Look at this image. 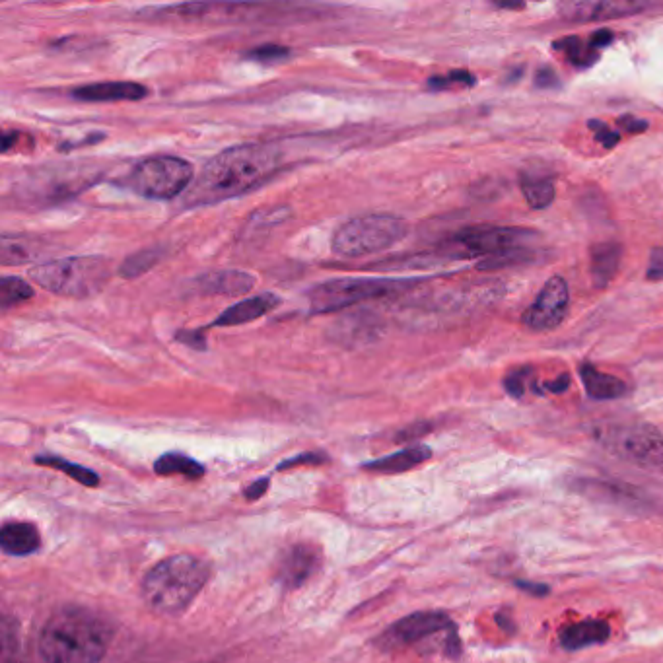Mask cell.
Listing matches in <instances>:
<instances>
[{
	"label": "cell",
	"mask_w": 663,
	"mask_h": 663,
	"mask_svg": "<svg viewBox=\"0 0 663 663\" xmlns=\"http://www.w3.org/2000/svg\"><path fill=\"white\" fill-rule=\"evenodd\" d=\"M279 162V150L273 144L245 142L232 146L203 166L185 195V205H214L240 197L273 174Z\"/></svg>",
	"instance_id": "1"
},
{
	"label": "cell",
	"mask_w": 663,
	"mask_h": 663,
	"mask_svg": "<svg viewBox=\"0 0 663 663\" xmlns=\"http://www.w3.org/2000/svg\"><path fill=\"white\" fill-rule=\"evenodd\" d=\"M321 566V553L310 543H298L284 549L275 564L277 580L284 588L294 590L314 578Z\"/></svg>",
	"instance_id": "12"
},
{
	"label": "cell",
	"mask_w": 663,
	"mask_h": 663,
	"mask_svg": "<svg viewBox=\"0 0 663 663\" xmlns=\"http://www.w3.org/2000/svg\"><path fill=\"white\" fill-rule=\"evenodd\" d=\"M498 6L500 8H524V4L520 2V4H512V2H498Z\"/></svg>",
	"instance_id": "42"
},
{
	"label": "cell",
	"mask_w": 663,
	"mask_h": 663,
	"mask_svg": "<svg viewBox=\"0 0 663 663\" xmlns=\"http://www.w3.org/2000/svg\"><path fill=\"white\" fill-rule=\"evenodd\" d=\"M193 166L177 156H150L127 175V189L140 197L168 201L181 195L193 181Z\"/></svg>",
	"instance_id": "6"
},
{
	"label": "cell",
	"mask_w": 663,
	"mask_h": 663,
	"mask_svg": "<svg viewBox=\"0 0 663 663\" xmlns=\"http://www.w3.org/2000/svg\"><path fill=\"white\" fill-rule=\"evenodd\" d=\"M154 471L158 475H181V477H187L191 481L195 479H201L205 475V467L195 461L193 457L185 454H177V452H170V454H164L156 463H154Z\"/></svg>",
	"instance_id": "23"
},
{
	"label": "cell",
	"mask_w": 663,
	"mask_h": 663,
	"mask_svg": "<svg viewBox=\"0 0 663 663\" xmlns=\"http://www.w3.org/2000/svg\"><path fill=\"white\" fill-rule=\"evenodd\" d=\"M555 47L566 51V55L570 57V61L574 65H592V61L595 59L594 53H588L578 37H566L559 43H555Z\"/></svg>",
	"instance_id": "29"
},
{
	"label": "cell",
	"mask_w": 663,
	"mask_h": 663,
	"mask_svg": "<svg viewBox=\"0 0 663 663\" xmlns=\"http://www.w3.org/2000/svg\"><path fill=\"white\" fill-rule=\"evenodd\" d=\"M533 232L504 226H471L461 230L452 242L454 257H494L512 249H522Z\"/></svg>",
	"instance_id": "9"
},
{
	"label": "cell",
	"mask_w": 663,
	"mask_h": 663,
	"mask_svg": "<svg viewBox=\"0 0 663 663\" xmlns=\"http://www.w3.org/2000/svg\"><path fill=\"white\" fill-rule=\"evenodd\" d=\"M199 292L222 294V296H244L255 286V277L244 271H212L195 280Z\"/></svg>",
	"instance_id": "17"
},
{
	"label": "cell",
	"mask_w": 663,
	"mask_h": 663,
	"mask_svg": "<svg viewBox=\"0 0 663 663\" xmlns=\"http://www.w3.org/2000/svg\"><path fill=\"white\" fill-rule=\"evenodd\" d=\"M615 454L648 469H663V434L648 424L617 426L603 438Z\"/></svg>",
	"instance_id": "8"
},
{
	"label": "cell",
	"mask_w": 663,
	"mask_h": 663,
	"mask_svg": "<svg viewBox=\"0 0 663 663\" xmlns=\"http://www.w3.org/2000/svg\"><path fill=\"white\" fill-rule=\"evenodd\" d=\"M648 280H663V247H654L646 271Z\"/></svg>",
	"instance_id": "30"
},
{
	"label": "cell",
	"mask_w": 663,
	"mask_h": 663,
	"mask_svg": "<svg viewBox=\"0 0 663 663\" xmlns=\"http://www.w3.org/2000/svg\"><path fill=\"white\" fill-rule=\"evenodd\" d=\"M623 247L615 242H601L592 247V279L597 288H605L619 273Z\"/></svg>",
	"instance_id": "19"
},
{
	"label": "cell",
	"mask_w": 663,
	"mask_h": 663,
	"mask_svg": "<svg viewBox=\"0 0 663 663\" xmlns=\"http://www.w3.org/2000/svg\"><path fill=\"white\" fill-rule=\"evenodd\" d=\"M504 387L512 397H522L524 395V374L516 372L504 380Z\"/></svg>",
	"instance_id": "35"
},
{
	"label": "cell",
	"mask_w": 663,
	"mask_h": 663,
	"mask_svg": "<svg viewBox=\"0 0 663 663\" xmlns=\"http://www.w3.org/2000/svg\"><path fill=\"white\" fill-rule=\"evenodd\" d=\"M210 578V566L195 555H174L152 566L142 580V597L160 615H181Z\"/></svg>",
	"instance_id": "3"
},
{
	"label": "cell",
	"mask_w": 663,
	"mask_h": 663,
	"mask_svg": "<svg viewBox=\"0 0 663 663\" xmlns=\"http://www.w3.org/2000/svg\"><path fill=\"white\" fill-rule=\"evenodd\" d=\"M611 41H613V34H611L609 30H601V32H595V34L592 35V39H590L592 47H605V45H609Z\"/></svg>",
	"instance_id": "38"
},
{
	"label": "cell",
	"mask_w": 663,
	"mask_h": 663,
	"mask_svg": "<svg viewBox=\"0 0 663 663\" xmlns=\"http://www.w3.org/2000/svg\"><path fill=\"white\" fill-rule=\"evenodd\" d=\"M580 376H582V382L586 385L588 395L594 397V399L605 401V399H619V397L627 395L629 387L623 380L595 370L592 364H584L580 368Z\"/></svg>",
	"instance_id": "21"
},
{
	"label": "cell",
	"mask_w": 663,
	"mask_h": 663,
	"mask_svg": "<svg viewBox=\"0 0 663 663\" xmlns=\"http://www.w3.org/2000/svg\"><path fill=\"white\" fill-rule=\"evenodd\" d=\"M35 463L39 465H45V467H53L57 471H63L65 475H69L70 479L78 481L80 485L84 487H96L100 483L98 479V473L90 471L88 467H82L78 463H72V461H67L63 457H55V455H37L35 457Z\"/></svg>",
	"instance_id": "25"
},
{
	"label": "cell",
	"mask_w": 663,
	"mask_h": 663,
	"mask_svg": "<svg viewBox=\"0 0 663 663\" xmlns=\"http://www.w3.org/2000/svg\"><path fill=\"white\" fill-rule=\"evenodd\" d=\"M413 282L403 280L335 279L317 284L310 292V306L315 314L339 312L354 304L389 296L411 288Z\"/></svg>",
	"instance_id": "7"
},
{
	"label": "cell",
	"mask_w": 663,
	"mask_h": 663,
	"mask_svg": "<svg viewBox=\"0 0 663 663\" xmlns=\"http://www.w3.org/2000/svg\"><path fill=\"white\" fill-rule=\"evenodd\" d=\"M568 385H570V378L566 376V374H562V376H559L555 382H551V384L545 385L549 391H553V393H562V391H566L568 389Z\"/></svg>",
	"instance_id": "39"
},
{
	"label": "cell",
	"mask_w": 663,
	"mask_h": 663,
	"mask_svg": "<svg viewBox=\"0 0 663 663\" xmlns=\"http://www.w3.org/2000/svg\"><path fill=\"white\" fill-rule=\"evenodd\" d=\"M290 55H292L290 49H288V47H282V45H259V47H255L253 51H249L245 57L251 59V61H257V63L273 65V63L286 61Z\"/></svg>",
	"instance_id": "28"
},
{
	"label": "cell",
	"mask_w": 663,
	"mask_h": 663,
	"mask_svg": "<svg viewBox=\"0 0 663 663\" xmlns=\"http://www.w3.org/2000/svg\"><path fill=\"white\" fill-rule=\"evenodd\" d=\"M146 94L148 90L139 82H98L76 88L72 98L80 102H137Z\"/></svg>",
	"instance_id": "13"
},
{
	"label": "cell",
	"mask_w": 663,
	"mask_h": 663,
	"mask_svg": "<svg viewBox=\"0 0 663 663\" xmlns=\"http://www.w3.org/2000/svg\"><path fill=\"white\" fill-rule=\"evenodd\" d=\"M34 296V288L26 280L18 277H4L0 280V310L8 312L14 306L28 302Z\"/></svg>",
	"instance_id": "26"
},
{
	"label": "cell",
	"mask_w": 663,
	"mask_h": 663,
	"mask_svg": "<svg viewBox=\"0 0 663 663\" xmlns=\"http://www.w3.org/2000/svg\"><path fill=\"white\" fill-rule=\"evenodd\" d=\"M0 547L6 555L28 557L41 547V535L34 524L6 522L0 529Z\"/></svg>",
	"instance_id": "16"
},
{
	"label": "cell",
	"mask_w": 663,
	"mask_h": 663,
	"mask_svg": "<svg viewBox=\"0 0 663 663\" xmlns=\"http://www.w3.org/2000/svg\"><path fill=\"white\" fill-rule=\"evenodd\" d=\"M30 279L59 296L92 298L111 279V267L107 259L98 255L65 257L30 269Z\"/></svg>",
	"instance_id": "4"
},
{
	"label": "cell",
	"mask_w": 663,
	"mask_h": 663,
	"mask_svg": "<svg viewBox=\"0 0 663 663\" xmlns=\"http://www.w3.org/2000/svg\"><path fill=\"white\" fill-rule=\"evenodd\" d=\"M430 455H432L430 448L417 444V446L405 448L397 454L385 455L382 459L370 461V463L364 465V469L374 471V473H403V471H409L420 463L428 461Z\"/></svg>",
	"instance_id": "20"
},
{
	"label": "cell",
	"mask_w": 663,
	"mask_h": 663,
	"mask_svg": "<svg viewBox=\"0 0 663 663\" xmlns=\"http://www.w3.org/2000/svg\"><path fill=\"white\" fill-rule=\"evenodd\" d=\"M162 259V249H140L137 253H133L129 259H125V263L119 269V275L125 279H137L140 275H144L146 271H150L158 261Z\"/></svg>",
	"instance_id": "27"
},
{
	"label": "cell",
	"mask_w": 663,
	"mask_h": 663,
	"mask_svg": "<svg viewBox=\"0 0 663 663\" xmlns=\"http://www.w3.org/2000/svg\"><path fill=\"white\" fill-rule=\"evenodd\" d=\"M407 230V222L395 214L356 216L337 228L333 251L347 259L366 257L399 244Z\"/></svg>",
	"instance_id": "5"
},
{
	"label": "cell",
	"mask_w": 663,
	"mask_h": 663,
	"mask_svg": "<svg viewBox=\"0 0 663 663\" xmlns=\"http://www.w3.org/2000/svg\"><path fill=\"white\" fill-rule=\"evenodd\" d=\"M177 339L183 343V345H189L193 349L203 350L207 345H205V331L203 329H197V331H179L177 333Z\"/></svg>",
	"instance_id": "31"
},
{
	"label": "cell",
	"mask_w": 663,
	"mask_h": 663,
	"mask_svg": "<svg viewBox=\"0 0 663 663\" xmlns=\"http://www.w3.org/2000/svg\"><path fill=\"white\" fill-rule=\"evenodd\" d=\"M0 249H2L0 251V261L6 267L30 263L41 253L35 245V240H24V238H16V236H8V234L2 236V247Z\"/></svg>",
	"instance_id": "24"
},
{
	"label": "cell",
	"mask_w": 663,
	"mask_h": 663,
	"mask_svg": "<svg viewBox=\"0 0 663 663\" xmlns=\"http://www.w3.org/2000/svg\"><path fill=\"white\" fill-rule=\"evenodd\" d=\"M267 487H269V479H259L255 481L253 485H249L247 490H245V498L249 500H257L259 496H263L267 492Z\"/></svg>",
	"instance_id": "37"
},
{
	"label": "cell",
	"mask_w": 663,
	"mask_h": 663,
	"mask_svg": "<svg viewBox=\"0 0 663 663\" xmlns=\"http://www.w3.org/2000/svg\"><path fill=\"white\" fill-rule=\"evenodd\" d=\"M16 139H18L16 133H4V137H2V152H8L10 146H12V142Z\"/></svg>",
	"instance_id": "41"
},
{
	"label": "cell",
	"mask_w": 663,
	"mask_h": 663,
	"mask_svg": "<svg viewBox=\"0 0 663 663\" xmlns=\"http://www.w3.org/2000/svg\"><path fill=\"white\" fill-rule=\"evenodd\" d=\"M535 84L539 88H553V86L559 84V76H557L555 70L543 67V69L537 70V74H535Z\"/></svg>",
	"instance_id": "34"
},
{
	"label": "cell",
	"mask_w": 663,
	"mask_h": 663,
	"mask_svg": "<svg viewBox=\"0 0 663 663\" xmlns=\"http://www.w3.org/2000/svg\"><path fill=\"white\" fill-rule=\"evenodd\" d=\"M570 292L562 277H551L524 314L525 327L537 333L553 331L568 315Z\"/></svg>",
	"instance_id": "10"
},
{
	"label": "cell",
	"mask_w": 663,
	"mask_h": 663,
	"mask_svg": "<svg viewBox=\"0 0 663 663\" xmlns=\"http://www.w3.org/2000/svg\"><path fill=\"white\" fill-rule=\"evenodd\" d=\"M111 636L102 615L86 607H63L43 625L37 652L43 663H100Z\"/></svg>",
	"instance_id": "2"
},
{
	"label": "cell",
	"mask_w": 663,
	"mask_h": 663,
	"mask_svg": "<svg viewBox=\"0 0 663 663\" xmlns=\"http://www.w3.org/2000/svg\"><path fill=\"white\" fill-rule=\"evenodd\" d=\"M520 187L524 193L525 201L533 209H547L555 201L557 189L555 181L547 175L524 174L520 175Z\"/></svg>",
	"instance_id": "22"
},
{
	"label": "cell",
	"mask_w": 663,
	"mask_h": 663,
	"mask_svg": "<svg viewBox=\"0 0 663 663\" xmlns=\"http://www.w3.org/2000/svg\"><path fill=\"white\" fill-rule=\"evenodd\" d=\"M625 127L632 131V133H640V131H646L648 129V123L646 121H640V119H632V117H625L623 119Z\"/></svg>",
	"instance_id": "40"
},
{
	"label": "cell",
	"mask_w": 663,
	"mask_h": 663,
	"mask_svg": "<svg viewBox=\"0 0 663 663\" xmlns=\"http://www.w3.org/2000/svg\"><path fill=\"white\" fill-rule=\"evenodd\" d=\"M609 636H611V627L605 621L588 619V621H580L576 625H570V627L560 630V644H562V648L576 652V650L603 644L609 640Z\"/></svg>",
	"instance_id": "18"
},
{
	"label": "cell",
	"mask_w": 663,
	"mask_h": 663,
	"mask_svg": "<svg viewBox=\"0 0 663 663\" xmlns=\"http://www.w3.org/2000/svg\"><path fill=\"white\" fill-rule=\"evenodd\" d=\"M642 8H644L642 4H634V2H568V4H560V14L566 20L590 22V20L623 18Z\"/></svg>",
	"instance_id": "15"
},
{
	"label": "cell",
	"mask_w": 663,
	"mask_h": 663,
	"mask_svg": "<svg viewBox=\"0 0 663 663\" xmlns=\"http://www.w3.org/2000/svg\"><path fill=\"white\" fill-rule=\"evenodd\" d=\"M327 461V457L321 454H304L298 455V457H292L288 461H284L282 465H279V469H290V467H298V465H314V463H323Z\"/></svg>",
	"instance_id": "32"
},
{
	"label": "cell",
	"mask_w": 663,
	"mask_h": 663,
	"mask_svg": "<svg viewBox=\"0 0 663 663\" xmlns=\"http://www.w3.org/2000/svg\"><path fill=\"white\" fill-rule=\"evenodd\" d=\"M516 586L520 588V590H524V592H527V594L531 595H547L551 590H549V586H545V584H539V582H527V580H518L516 582Z\"/></svg>",
	"instance_id": "36"
},
{
	"label": "cell",
	"mask_w": 663,
	"mask_h": 663,
	"mask_svg": "<svg viewBox=\"0 0 663 663\" xmlns=\"http://www.w3.org/2000/svg\"><path fill=\"white\" fill-rule=\"evenodd\" d=\"M452 629H454V625H452V621L446 613H442V611H420V613H413V615L393 623L380 636L378 642H380V646H384L387 650L403 648V646L417 644L420 640H424L432 634H438L442 630Z\"/></svg>",
	"instance_id": "11"
},
{
	"label": "cell",
	"mask_w": 663,
	"mask_h": 663,
	"mask_svg": "<svg viewBox=\"0 0 663 663\" xmlns=\"http://www.w3.org/2000/svg\"><path fill=\"white\" fill-rule=\"evenodd\" d=\"M277 306H280V298L273 292H265L253 298H245L242 302L230 306L218 315L209 327H234V325H244L249 321H255L263 315L273 312Z\"/></svg>",
	"instance_id": "14"
},
{
	"label": "cell",
	"mask_w": 663,
	"mask_h": 663,
	"mask_svg": "<svg viewBox=\"0 0 663 663\" xmlns=\"http://www.w3.org/2000/svg\"><path fill=\"white\" fill-rule=\"evenodd\" d=\"M590 127L592 129H597V140L605 146V148H613V146H617V142H619V135L617 133H613V131H609L603 123H597V121H592L590 123Z\"/></svg>",
	"instance_id": "33"
}]
</instances>
